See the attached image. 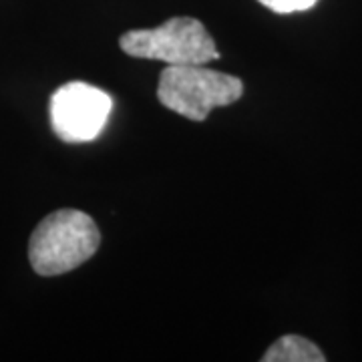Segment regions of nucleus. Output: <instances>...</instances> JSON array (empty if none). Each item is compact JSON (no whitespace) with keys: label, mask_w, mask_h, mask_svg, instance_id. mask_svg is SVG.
<instances>
[{"label":"nucleus","mask_w":362,"mask_h":362,"mask_svg":"<svg viewBox=\"0 0 362 362\" xmlns=\"http://www.w3.org/2000/svg\"><path fill=\"white\" fill-rule=\"evenodd\" d=\"M266 8H270L278 14H290V13H302L312 8L318 0H258Z\"/></svg>","instance_id":"nucleus-6"},{"label":"nucleus","mask_w":362,"mask_h":362,"mask_svg":"<svg viewBox=\"0 0 362 362\" xmlns=\"http://www.w3.org/2000/svg\"><path fill=\"white\" fill-rule=\"evenodd\" d=\"M101 233L95 220L78 209H57L35 228L28 259L39 276H61L93 258Z\"/></svg>","instance_id":"nucleus-1"},{"label":"nucleus","mask_w":362,"mask_h":362,"mask_svg":"<svg viewBox=\"0 0 362 362\" xmlns=\"http://www.w3.org/2000/svg\"><path fill=\"white\" fill-rule=\"evenodd\" d=\"M242 93L240 78L204 65H169L157 85L161 105L192 121H206L214 107L235 103Z\"/></svg>","instance_id":"nucleus-2"},{"label":"nucleus","mask_w":362,"mask_h":362,"mask_svg":"<svg viewBox=\"0 0 362 362\" xmlns=\"http://www.w3.org/2000/svg\"><path fill=\"white\" fill-rule=\"evenodd\" d=\"M119 45L129 57L168 65H206L220 59L207 28L192 16H175L156 28L129 30L119 39Z\"/></svg>","instance_id":"nucleus-3"},{"label":"nucleus","mask_w":362,"mask_h":362,"mask_svg":"<svg viewBox=\"0 0 362 362\" xmlns=\"http://www.w3.org/2000/svg\"><path fill=\"white\" fill-rule=\"evenodd\" d=\"M264 362H324L326 356L314 342L304 337H282L278 338L266 354L262 356Z\"/></svg>","instance_id":"nucleus-5"},{"label":"nucleus","mask_w":362,"mask_h":362,"mask_svg":"<svg viewBox=\"0 0 362 362\" xmlns=\"http://www.w3.org/2000/svg\"><path fill=\"white\" fill-rule=\"evenodd\" d=\"M113 101L105 90L87 83H66L51 97V123L66 143L93 141L111 113Z\"/></svg>","instance_id":"nucleus-4"}]
</instances>
